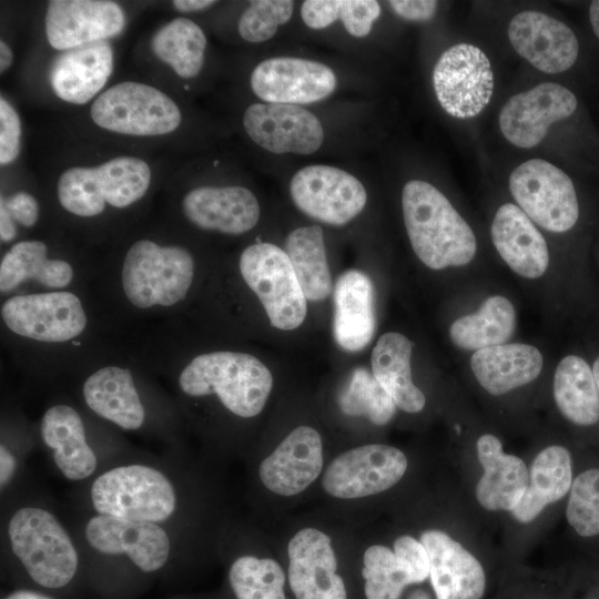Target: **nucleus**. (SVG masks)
Listing matches in <instances>:
<instances>
[{
  "label": "nucleus",
  "instance_id": "53",
  "mask_svg": "<svg viewBox=\"0 0 599 599\" xmlns=\"http://www.w3.org/2000/svg\"><path fill=\"white\" fill-rule=\"evenodd\" d=\"M4 599H52V598L41 592L22 589V590H17V591L11 592Z\"/></svg>",
  "mask_w": 599,
  "mask_h": 599
},
{
  "label": "nucleus",
  "instance_id": "25",
  "mask_svg": "<svg viewBox=\"0 0 599 599\" xmlns=\"http://www.w3.org/2000/svg\"><path fill=\"white\" fill-rule=\"evenodd\" d=\"M40 435L65 479L81 481L97 471L98 457L87 440L83 420L73 407L63 404L49 407L41 418Z\"/></svg>",
  "mask_w": 599,
  "mask_h": 599
},
{
  "label": "nucleus",
  "instance_id": "18",
  "mask_svg": "<svg viewBox=\"0 0 599 599\" xmlns=\"http://www.w3.org/2000/svg\"><path fill=\"white\" fill-rule=\"evenodd\" d=\"M124 26V11L114 1L51 0L47 4V40L60 51L105 41L121 33Z\"/></svg>",
  "mask_w": 599,
  "mask_h": 599
},
{
  "label": "nucleus",
  "instance_id": "8",
  "mask_svg": "<svg viewBox=\"0 0 599 599\" xmlns=\"http://www.w3.org/2000/svg\"><path fill=\"white\" fill-rule=\"evenodd\" d=\"M240 272L272 326L292 331L304 322L307 300L285 251L272 243L252 244L241 254Z\"/></svg>",
  "mask_w": 599,
  "mask_h": 599
},
{
  "label": "nucleus",
  "instance_id": "22",
  "mask_svg": "<svg viewBox=\"0 0 599 599\" xmlns=\"http://www.w3.org/2000/svg\"><path fill=\"white\" fill-rule=\"evenodd\" d=\"M182 212L199 229L242 234L257 224L261 209L246 187L199 186L184 195Z\"/></svg>",
  "mask_w": 599,
  "mask_h": 599
},
{
  "label": "nucleus",
  "instance_id": "41",
  "mask_svg": "<svg viewBox=\"0 0 599 599\" xmlns=\"http://www.w3.org/2000/svg\"><path fill=\"white\" fill-rule=\"evenodd\" d=\"M566 517L578 535L599 534V469L586 470L572 481Z\"/></svg>",
  "mask_w": 599,
  "mask_h": 599
},
{
  "label": "nucleus",
  "instance_id": "37",
  "mask_svg": "<svg viewBox=\"0 0 599 599\" xmlns=\"http://www.w3.org/2000/svg\"><path fill=\"white\" fill-rule=\"evenodd\" d=\"M206 43V37L197 23L179 17L154 33L151 49L176 75L192 79L202 70Z\"/></svg>",
  "mask_w": 599,
  "mask_h": 599
},
{
  "label": "nucleus",
  "instance_id": "5",
  "mask_svg": "<svg viewBox=\"0 0 599 599\" xmlns=\"http://www.w3.org/2000/svg\"><path fill=\"white\" fill-rule=\"evenodd\" d=\"M152 172L140 158L122 155L95 166H72L59 176L57 194L61 206L78 216L90 217L105 204L122 209L148 192Z\"/></svg>",
  "mask_w": 599,
  "mask_h": 599
},
{
  "label": "nucleus",
  "instance_id": "1",
  "mask_svg": "<svg viewBox=\"0 0 599 599\" xmlns=\"http://www.w3.org/2000/svg\"><path fill=\"white\" fill-rule=\"evenodd\" d=\"M402 207L412 247L426 266L443 270L474 258L477 243L471 227L434 185L420 180L407 182Z\"/></svg>",
  "mask_w": 599,
  "mask_h": 599
},
{
  "label": "nucleus",
  "instance_id": "40",
  "mask_svg": "<svg viewBox=\"0 0 599 599\" xmlns=\"http://www.w3.org/2000/svg\"><path fill=\"white\" fill-rule=\"evenodd\" d=\"M363 562L367 599H399L406 586L417 583L408 566L388 547H368Z\"/></svg>",
  "mask_w": 599,
  "mask_h": 599
},
{
  "label": "nucleus",
  "instance_id": "11",
  "mask_svg": "<svg viewBox=\"0 0 599 599\" xmlns=\"http://www.w3.org/2000/svg\"><path fill=\"white\" fill-rule=\"evenodd\" d=\"M290 194L298 210L331 225L346 224L363 211L367 201L357 177L324 164L297 171L291 180Z\"/></svg>",
  "mask_w": 599,
  "mask_h": 599
},
{
  "label": "nucleus",
  "instance_id": "14",
  "mask_svg": "<svg viewBox=\"0 0 599 599\" xmlns=\"http://www.w3.org/2000/svg\"><path fill=\"white\" fill-rule=\"evenodd\" d=\"M1 316L14 334L45 343L72 339L87 326L82 304L70 292L13 296L2 305Z\"/></svg>",
  "mask_w": 599,
  "mask_h": 599
},
{
  "label": "nucleus",
  "instance_id": "32",
  "mask_svg": "<svg viewBox=\"0 0 599 599\" xmlns=\"http://www.w3.org/2000/svg\"><path fill=\"white\" fill-rule=\"evenodd\" d=\"M572 484L569 451L558 445L549 446L535 457L527 488L519 504L511 510L519 522L532 521L542 509L561 499Z\"/></svg>",
  "mask_w": 599,
  "mask_h": 599
},
{
  "label": "nucleus",
  "instance_id": "2",
  "mask_svg": "<svg viewBox=\"0 0 599 599\" xmlns=\"http://www.w3.org/2000/svg\"><path fill=\"white\" fill-rule=\"evenodd\" d=\"M179 385L191 397L216 395L232 414L250 418L263 410L273 376L253 355L212 352L194 357L181 372Z\"/></svg>",
  "mask_w": 599,
  "mask_h": 599
},
{
  "label": "nucleus",
  "instance_id": "39",
  "mask_svg": "<svg viewBox=\"0 0 599 599\" xmlns=\"http://www.w3.org/2000/svg\"><path fill=\"white\" fill-rule=\"evenodd\" d=\"M229 580L236 599H286L284 571L271 558L238 557L230 568Z\"/></svg>",
  "mask_w": 599,
  "mask_h": 599
},
{
  "label": "nucleus",
  "instance_id": "49",
  "mask_svg": "<svg viewBox=\"0 0 599 599\" xmlns=\"http://www.w3.org/2000/svg\"><path fill=\"white\" fill-rule=\"evenodd\" d=\"M18 467L14 454L2 443L0 445V487L1 490L12 481Z\"/></svg>",
  "mask_w": 599,
  "mask_h": 599
},
{
  "label": "nucleus",
  "instance_id": "4",
  "mask_svg": "<svg viewBox=\"0 0 599 599\" xmlns=\"http://www.w3.org/2000/svg\"><path fill=\"white\" fill-rule=\"evenodd\" d=\"M11 552L39 586L69 585L79 567L78 549L58 517L44 507L17 508L7 522Z\"/></svg>",
  "mask_w": 599,
  "mask_h": 599
},
{
  "label": "nucleus",
  "instance_id": "17",
  "mask_svg": "<svg viewBox=\"0 0 599 599\" xmlns=\"http://www.w3.org/2000/svg\"><path fill=\"white\" fill-rule=\"evenodd\" d=\"M243 125L257 145L275 154H312L324 140L319 120L295 104H251L244 111Z\"/></svg>",
  "mask_w": 599,
  "mask_h": 599
},
{
  "label": "nucleus",
  "instance_id": "26",
  "mask_svg": "<svg viewBox=\"0 0 599 599\" xmlns=\"http://www.w3.org/2000/svg\"><path fill=\"white\" fill-rule=\"evenodd\" d=\"M491 240L501 258L517 274L540 277L549 264L542 234L525 212L511 203L501 205L491 224Z\"/></svg>",
  "mask_w": 599,
  "mask_h": 599
},
{
  "label": "nucleus",
  "instance_id": "34",
  "mask_svg": "<svg viewBox=\"0 0 599 599\" xmlns=\"http://www.w3.org/2000/svg\"><path fill=\"white\" fill-rule=\"evenodd\" d=\"M72 266L62 260L48 257V247L41 241H22L14 244L0 264V290L10 292L27 280H34L47 287L60 288L70 284Z\"/></svg>",
  "mask_w": 599,
  "mask_h": 599
},
{
  "label": "nucleus",
  "instance_id": "51",
  "mask_svg": "<svg viewBox=\"0 0 599 599\" xmlns=\"http://www.w3.org/2000/svg\"><path fill=\"white\" fill-rule=\"evenodd\" d=\"M213 0H174L173 8L179 12L201 11L215 4Z\"/></svg>",
  "mask_w": 599,
  "mask_h": 599
},
{
  "label": "nucleus",
  "instance_id": "55",
  "mask_svg": "<svg viewBox=\"0 0 599 599\" xmlns=\"http://www.w3.org/2000/svg\"><path fill=\"white\" fill-rule=\"evenodd\" d=\"M592 373H593L595 380L599 389V357L593 363Z\"/></svg>",
  "mask_w": 599,
  "mask_h": 599
},
{
  "label": "nucleus",
  "instance_id": "45",
  "mask_svg": "<svg viewBox=\"0 0 599 599\" xmlns=\"http://www.w3.org/2000/svg\"><path fill=\"white\" fill-rule=\"evenodd\" d=\"M394 552L408 566L416 582L429 577V557L420 540L403 535L394 541Z\"/></svg>",
  "mask_w": 599,
  "mask_h": 599
},
{
  "label": "nucleus",
  "instance_id": "35",
  "mask_svg": "<svg viewBox=\"0 0 599 599\" xmlns=\"http://www.w3.org/2000/svg\"><path fill=\"white\" fill-rule=\"evenodd\" d=\"M515 327L514 305L505 296L494 295L486 298L477 312L454 321L449 336L459 348L479 351L505 344Z\"/></svg>",
  "mask_w": 599,
  "mask_h": 599
},
{
  "label": "nucleus",
  "instance_id": "48",
  "mask_svg": "<svg viewBox=\"0 0 599 599\" xmlns=\"http://www.w3.org/2000/svg\"><path fill=\"white\" fill-rule=\"evenodd\" d=\"M388 4L398 17L408 21H427L437 9V1L433 0H390Z\"/></svg>",
  "mask_w": 599,
  "mask_h": 599
},
{
  "label": "nucleus",
  "instance_id": "52",
  "mask_svg": "<svg viewBox=\"0 0 599 599\" xmlns=\"http://www.w3.org/2000/svg\"><path fill=\"white\" fill-rule=\"evenodd\" d=\"M13 62V53L11 48L4 40L0 41V72L7 71Z\"/></svg>",
  "mask_w": 599,
  "mask_h": 599
},
{
  "label": "nucleus",
  "instance_id": "16",
  "mask_svg": "<svg viewBox=\"0 0 599 599\" xmlns=\"http://www.w3.org/2000/svg\"><path fill=\"white\" fill-rule=\"evenodd\" d=\"M577 105V98L569 89L554 82L540 83L507 100L499 113V128L511 144L534 148L552 123L569 118Z\"/></svg>",
  "mask_w": 599,
  "mask_h": 599
},
{
  "label": "nucleus",
  "instance_id": "20",
  "mask_svg": "<svg viewBox=\"0 0 599 599\" xmlns=\"http://www.w3.org/2000/svg\"><path fill=\"white\" fill-rule=\"evenodd\" d=\"M508 38L520 57L546 73L568 70L578 57L579 44L573 31L542 12L517 13L508 26Z\"/></svg>",
  "mask_w": 599,
  "mask_h": 599
},
{
  "label": "nucleus",
  "instance_id": "24",
  "mask_svg": "<svg viewBox=\"0 0 599 599\" xmlns=\"http://www.w3.org/2000/svg\"><path fill=\"white\" fill-rule=\"evenodd\" d=\"M113 69L109 42L98 41L62 51L53 61L49 79L55 95L71 104H84L108 82Z\"/></svg>",
  "mask_w": 599,
  "mask_h": 599
},
{
  "label": "nucleus",
  "instance_id": "7",
  "mask_svg": "<svg viewBox=\"0 0 599 599\" xmlns=\"http://www.w3.org/2000/svg\"><path fill=\"white\" fill-rule=\"evenodd\" d=\"M90 115L99 128L132 136L165 135L182 121L179 105L166 93L135 81L120 82L102 92Z\"/></svg>",
  "mask_w": 599,
  "mask_h": 599
},
{
  "label": "nucleus",
  "instance_id": "21",
  "mask_svg": "<svg viewBox=\"0 0 599 599\" xmlns=\"http://www.w3.org/2000/svg\"><path fill=\"white\" fill-rule=\"evenodd\" d=\"M323 469L319 433L309 426L293 429L260 465L264 486L281 496L304 491Z\"/></svg>",
  "mask_w": 599,
  "mask_h": 599
},
{
  "label": "nucleus",
  "instance_id": "47",
  "mask_svg": "<svg viewBox=\"0 0 599 599\" xmlns=\"http://www.w3.org/2000/svg\"><path fill=\"white\" fill-rule=\"evenodd\" d=\"M1 205L6 207L14 222L31 227L39 217V203L37 199L28 192H17L8 199H1Z\"/></svg>",
  "mask_w": 599,
  "mask_h": 599
},
{
  "label": "nucleus",
  "instance_id": "23",
  "mask_svg": "<svg viewBox=\"0 0 599 599\" xmlns=\"http://www.w3.org/2000/svg\"><path fill=\"white\" fill-rule=\"evenodd\" d=\"M429 557V577L437 599H480L486 577L480 562L446 532L420 535Z\"/></svg>",
  "mask_w": 599,
  "mask_h": 599
},
{
  "label": "nucleus",
  "instance_id": "9",
  "mask_svg": "<svg viewBox=\"0 0 599 599\" xmlns=\"http://www.w3.org/2000/svg\"><path fill=\"white\" fill-rule=\"evenodd\" d=\"M509 190L525 214L545 230L569 231L579 216L571 179L541 159L518 165L509 176Z\"/></svg>",
  "mask_w": 599,
  "mask_h": 599
},
{
  "label": "nucleus",
  "instance_id": "33",
  "mask_svg": "<svg viewBox=\"0 0 599 599\" xmlns=\"http://www.w3.org/2000/svg\"><path fill=\"white\" fill-rule=\"evenodd\" d=\"M554 397L565 418L580 426L599 420V389L592 369L579 356L564 357L554 376Z\"/></svg>",
  "mask_w": 599,
  "mask_h": 599
},
{
  "label": "nucleus",
  "instance_id": "36",
  "mask_svg": "<svg viewBox=\"0 0 599 599\" xmlns=\"http://www.w3.org/2000/svg\"><path fill=\"white\" fill-rule=\"evenodd\" d=\"M284 248L305 298L312 302L326 298L333 285L322 227L295 229L287 235Z\"/></svg>",
  "mask_w": 599,
  "mask_h": 599
},
{
  "label": "nucleus",
  "instance_id": "27",
  "mask_svg": "<svg viewBox=\"0 0 599 599\" xmlns=\"http://www.w3.org/2000/svg\"><path fill=\"white\" fill-rule=\"evenodd\" d=\"M333 335L348 352L363 349L375 332L374 287L362 271L342 273L334 287Z\"/></svg>",
  "mask_w": 599,
  "mask_h": 599
},
{
  "label": "nucleus",
  "instance_id": "30",
  "mask_svg": "<svg viewBox=\"0 0 599 599\" xmlns=\"http://www.w3.org/2000/svg\"><path fill=\"white\" fill-rule=\"evenodd\" d=\"M470 367L478 383L498 396L535 380L542 368V355L529 344H501L476 351Z\"/></svg>",
  "mask_w": 599,
  "mask_h": 599
},
{
  "label": "nucleus",
  "instance_id": "28",
  "mask_svg": "<svg viewBox=\"0 0 599 599\" xmlns=\"http://www.w3.org/2000/svg\"><path fill=\"white\" fill-rule=\"evenodd\" d=\"M484 475L476 486L479 504L488 510L511 511L520 501L529 473L517 456L502 451L501 441L491 434L480 436L476 444Z\"/></svg>",
  "mask_w": 599,
  "mask_h": 599
},
{
  "label": "nucleus",
  "instance_id": "29",
  "mask_svg": "<svg viewBox=\"0 0 599 599\" xmlns=\"http://www.w3.org/2000/svg\"><path fill=\"white\" fill-rule=\"evenodd\" d=\"M88 407L98 416L125 430H138L145 420V408L130 369L106 366L90 375L83 384Z\"/></svg>",
  "mask_w": 599,
  "mask_h": 599
},
{
  "label": "nucleus",
  "instance_id": "10",
  "mask_svg": "<svg viewBox=\"0 0 599 599\" xmlns=\"http://www.w3.org/2000/svg\"><path fill=\"white\" fill-rule=\"evenodd\" d=\"M437 100L451 116L468 119L489 103L494 90L490 62L483 50L459 43L447 49L433 71Z\"/></svg>",
  "mask_w": 599,
  "mask_h": 599
},
{
  "label": "nucleus",
  "instance_id": "12",
  "mask_svg": "<svg viewBox=\"0 0 599 599\" xmlns=\"http://www.w3.org/2000/svg\"><path fill=\"white\" fill-rule=\"evenodd\" d=\"M406 469L407 458L400 449L369 444L338 455L327 466L322 485L333 497L362 498L389 489Z\"/></svg>",
  "mask_w": 599,
  "mask_h": 599
},
{
  "label": "nucleus",
  "instance_id": "42",
  "mask_svg": "<svg viewBox=\"0 0 599 599\" xmlns=\"http://www.w3.org/2000/svg\"><path fill=\"white\" fill-rule=\"evenodd\" d=\"M293 9L294 2L290 0L252 1L240 18L238 33L247 42L266 41L291 19Z\"/></svg>",
  "mask_w": 599,
  "mask_h": 599
},
{
  "label": "nucleus",
  "instance_id": "38",
  "mask_svg": "<svg viewBox=\"0 0 599 599\" xmlns=\"http://www.w3.org/2000/svg\"><path fill=\"white\" fill-rule=\"evenodd\" d=\"M341 410L348 416H365L383 426L394 417L396 404L389 394L364 367H357L338 396Z\"/></svg>",
  "mask_w": 599,
  "mask_h": 599
},
{
  "label": "nucleus",
  "instance_id": "3",
  "mask_svg": "<svg viewBox=\"0 0 599 599\" xmlns=\"http://www.w3.org/2000/svg\"><path fill=\"white\" fill-rule=\"evenodd\" d=\"M89 498L99 515L164 526L176 515L179 495L172 478L143 463L111 467L91 483Z\"/></svg>",
  "mask_w": 599,
  "mask_h": 599
},
{
  "label": "nucleus",
  "instance_id": "46",
  "mask_svg": "<svg viewBox=\"0 0 599 599\" xmlns=\"http://www.w3.org/2000/svg\"><path fill=\"white\" fill-rule=\"evenodd\" d=\"M304 23L312 29H323L339 19V0H307L301 7Z\"/></svg>",
  "mask_w": 599,
  "mask_h": 599
},
{
  "label": "nucleus",
  "instance_id": "19",
  "mask_svg": "<svg viewBox=\"0 0 599 599\" xmlns=\"http://www.w3.org/2000/svg\"><path fill=\"white\" fill-rule=\"evenodd\" d=\"M287 555L288 581L296 599H347L326 534L315 528L301 529L291 538Z\"/></svg>",
  "mask_w": 599,
  "mask_h": 599
},
{
  "label": "nucleus",
  "instance_id": "43",
  "mask_svg": "<svg viewBox=\"0 0 599 599\" xmlns=\"http://www.w3.org/2000/svg\"><path fill=\"white\" fill-rule=\"evenodd\" d=\"M379 16L380 6L375 0H339V19L353 37L367 35Z\"/></svg>",
  "mask_w": 599,
  "mask_h": 599
},
{
  "label": "nucleus",
  "instance_id": "44",
  "mask_svg": "<svg viewBox=\"0 0 599 599\" xmlns=\"http://www.w3.org/2000/svg\"><path fill=\"white\" fill-rule=\"evenodd\" d=\"M22 125L16 109L3 97L0 98V164L16 161L21 151Z\"/></svg>",
  "mask_w": 599,
  "mask_h": 599
},
{
  "label": "nucleus",
  "instance_id": "13",
  "mask_svg": "<svg viewBox=\"0 0 599 599\" xmlns=\"http://www.w3.org/2000/svg\"><path fill=\"white\" fill-rule=\"evenodd\" d=\"M88 546L104 556H125L143 572L163 568L173 551L167 529L159 524L95 514L83 528Z\"/></svg>",
  "mask_w": 599,
  "mask_h": 599
},
{
  "label": "nucleus",
  "instance_id": "50",
  "mask_svg": "<svg viewBox=\"0 0 599 599\" xmlns=\"http://www.w3.org/2000/svg\"><path fill=\"white\" fill-rule=\"evenodd\" d=\"M16 225L14 221L6 210L3 205L0 204V238L2 242H10L16 237Z\"/></svg>",
  "mask_w": 599,
  "mask_h": 599
},
{
  "label": "nucleus",
  "instance_id": "15",
  "mask_svg": "<svg viewBox=\"0 0 599 599\" xmlns=\"http://www.w3.org/2000/svg\"><path fill=\"white\" fill-rule=\"evenodd\" d=\"M336 84V75L329 67L302 58H270L258 63L251 74L254 94L267 103L317 102L331 95Z\"/></svg>",
  "mask_w": 599,
  "mask_h": 599
},
{
  "label": "nucleus",
  "instance_id": "6",
  "mask_svg": "<svg viewBox=\"0 0 599 599\" xmlns=\"http://www.w3.org/2000/svg\"><path fill=\"white\" fill-rule=\"evenodd\" d=\"M193 274L194 260L184 247L139 240L125 254L122 287L129 302L139 308L172 306L185 297Z\"/></svg>",
  "mask_w": 599,
  "mask_h": 599
},
{
  "label": "nucleus",
  "instance_id": "54",
  "mask_svg": "<svg viewBox=\"0 0 599 599\" xmlns=\"http://www.w3.org/2000/svg\"><path fill=\"white\" fill-rule=\"evenodd\" d=\"M589 20L595 34L599 38V0L591 2L589 7Z\"/></svg>",
  "mask_w": 599,
  "mask_h": 599
},
{
  "label": "nucleus",
  "instance_id": "31",
  "mask_svg": "<svg viewBox=\"0 0 599 599\" xmlns=\"http://www.w3.org/2000/svg\"><path fill=\"white\" fill-rule=\"evenodd\" d=\"M413 344L403 334H383L372 352V373L396 406L407 413L420 412L426 398L413 383L410 357Z\"/></svg>",
  "mask_w": 599,
  "mask_h": 599
}]
</instances>
